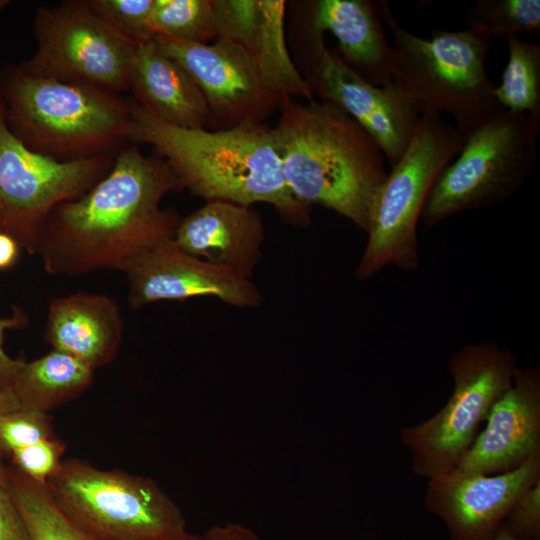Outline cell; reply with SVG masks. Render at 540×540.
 <instances>
[{
    "mask_svg": "<svg viewBox=\"0 0 540 540\" xmlns=\"http://www.w3.org/2000/svg\"><path fill=\"white\" fill-rule=\"evenodd\" d=\"M181 190L169 164L127 143L109 172L81 197L50 214L37 254L53 275L79 276L117 269L149 245L174 238L181 222L162 209L170 192Z\"/></svg>",
    "mask_w": 540,
    "mask_h": 540,
    "instance_id": "6da1fadb",
    "label": "cell"
},
{
    "mask_svg": "<svg viewBox=\"0 0 540 540\" xmlns=\"http://www.w3.org/2000/svg\"><path fill=\"white\" fill-rule=\"evenodd\" d=\"M129 142L154 148L181 189L207 201L245 206L268 203L286 220L310 221L311 206L298 201L285 181L271 127L265 123L209 130L168 124L133 102Z\"/></svg>",
    "mask_w": 540,
    "mask_h": 540,
    "instance_id": "7a4b0ae2",
    "label": "cell"
},
{
    "mask_svg": "<svg viewBox=\"0 0 540 540\" xmlns=\"http://www.w3.org/2000/svg\"><path fill=\"white\" fill-rule=\"evenodd\" d=\"M272 127L283 175L301 203L335 211L366 232L388 173L372 136L329 102L287 98Z\"/></svg>",
    "mask_w": 540,
    "mask_h": 540,
    "instance_id": "3957f363",
    "label": "cell"
},
{
    "mask_svg": "<svg viewBox=\"0 0 540 540\" xmlns=\"http://www.w3.org/2000/svg\"><path fill=\"white\" fill-rule=\"evenodd\" d=\"M0 101L10 131L29 149L69 161L115 155L129 141L133 102L96 87L0 69Z\"/></svg>",
    "mask_w": 540,
    "mask_h": 540,
    "instance_id": "277c9868",
    "label": "cell"
},
{
    "mask_svg": "<svg viewBox=\"0 0 540 540\" xmlns=\"http://www.w3.org/2000/svg\"><path fill=\"white\" fill-rule=\"evenodd\" d=\"M377 7L393 40L392 83L415 112L447 114L467 137L502 108L485 68L489 39L469 28L435 29L431 39H422L400 26L387 2Z\"/></svg>",
    "mask_w": 540,
    "mask_h": 540,
    "instance_id": "5b68a950",
    "label": "cell"
},
{
    "mask_svg": "<svg viewBox=\"0 0 540 540\" xmlns=\"http://www.w3.org/2000/svg\"><path fill=\"white\" fill-rule=\"evenodd\" d=\"M46 486L88 540H191L180 508L152 479L62 460Z\"/></svg>",
    "mask_w": 540,
    "mask_h": 540,
    "instance_id": "8992f818",
    "label": "cell"
},
{
    "mask_svg": "<svg viewBox=\"0 0 540 540\" xmlns=\"http://www.w3.org/2000/svg\"><path fill=\"white\" fill-rule=\"evenodd\" d=\"M466 136L441 116L421 115L412 138L379 191L366 233L368 241L355 277L368 280L387 266H420L417 224L442 171L460 152Z\"/></svg>",
    "mask_w": 540,
    "mask_h": 540,
    "instance_id": "52a82bcc",
    "label": "cell"
},
{
    "mask_svg": "<svg viewBox=\"0 0 540 540\" xmlns=\"http://www.w3.org/2000/svg\"><path fill=\"white\" fill-rule=\"evenodd\" d=\"M540 121L500 108L465 139L435 181L420 220L427 228L511 197L537 166Z\"/></svg>",
    "mask_w": 540,
    "mask_h": 540,
    "instance_id": "ba28073f",
    "label": "cell"
},
{
    "mask_svg": "<svg viewBox=\"0 0 540 540\" xmlns=\"http://www.w3.org/2000/svg\"><path fill=\"white\" fill-rule=\"evenodd\" d=\"M517 368L514 354L494 342L468 344L449 357V400L427 420L399 432L417 476L428 480L457 467L491 408L511 386Z\"/></svg>",
    "mask_w": 540,
    "mask_h": 540,
    "instance_id": "9c48e42d",
    "label": "cell"
},
{
    "mask_svg": "<svg viewBox=\"0 0 540 540\" xmlns=\"http://www.w3.org/2000/svg\"><path fill=\"white\" fill-rule=\"evenodd\" d=\"M115 155L60 161L37 153L10 131L0 101V233L37 254L51 212L89 191Z\"/></svg>",
    "mask_w": 540,
    "mask_h": 540,
    "instance_id": "30bf717a",
    "label": "cell"
},
{
    "mask_svg": "<svg viewBox=\"0 0 540 540\" xmlns=\"http://www.w3.org/2000/svg\"><path fill=\"white\" fill-rule=\"evenodd\" d=\"M33 30L37 48L19 65L23 71L115 94L129 89L137 44L104 22L85 0L39 8Z\"/></svg>",
    "mask_w": 540,
    "mask_h": 540,
    "instance_id": "8fae6325",
    "label": "cell"
},
{
    "mask_svg": "<svg viewBox=\"0 0 540 540\" xmlns=\"http://www.w3.org/2000/svg\"><path fill=\"white\" fill-rule=\"evenodd\" d=\"M154 40L201 90L212 130L264 123L287 99L271 89L248 53L231 41L217 38L212 43H193L165 36H154Z\"/></svg>",
    "mask_w": 540,
    "mask_h": 540,
    "instance_id": "7c38bea8",
    "label": "cell"
},
{
    "mask_svg": "<svg viewBox=\"0 0 540 540\" xmlns=\"http://www.w3.org/2000/svg\"><path fill=\"white\" fill-rule=\"evenodd\" d=\"M119 270L127 276L132 309L201 296L241 308L263 303L261 292L251 280L187 253L174 238L147 246L126 259Z\"/></svg>",
    "mask_w": 540,
    "mask_h": 540,
    "instance_id": "4fadbf2b",
    "label": "cell"
},
{
    "mask_svg": "<svg viewBox=\"0 0 540 540\" xmlns=\"http://www.w3.org/2000/svg\"><path fill=\"white\" fill-rule=\"evenodd\" d=\"M307 82L313 94L351 116L375 140L391 167L405 152L420 115L391 83L376 87L353 71L324 39L308 50Z\"/></svg>",
    "mask_w": 540,
    "mask_h": 540,
    "instance_id": "5bb4252c",
    "label": "cell"
},
{
    "mask_svg": "<svg viewBox=\"0 0 540 540\" xmlns=\"http://www.w3.org/2000/svg\"><path fill=\"white\" fill-rule=\"evenodd\" d=\"M540 480V455L506 473L485 475L454 467L428 479L425 509L450 540H489L516 498Z\"/></svg>",
    "mask_w": 540,
    "mask_h": 540,
    "instance_id": "9a60e30c",
    "label": "cell"
},
{
    "mask_svg": "<svg viewBox=\"0 0 540 540\" xmlns=\"http://www.w3.org/2000/svg\"><path fill=\"white\" fill-rule=\"evenodd\" d=\"M540 455V366L518 367L511 386L490 410L457 467L493 475L513 471Z\"/></svg>",
    "mask_w": 540,
    "mask_h": 540,
    "instance_id": "2e32d148",
    "label": "cell"
},
{
    "mask_svg": "<svg viewBox=\"0 0 540 540\" xmlns=\"http://www.w3.org/2000/svg\"><path fill=\"white\" fill-rule=\"evenodd\" d=\"M212 7L217 38L243 48L272 90L285 98L316 101L287 48L285 1L212 0Z\"/></svg>",
    "mask_w": 540,
    "mask_h": 540,
    "instance_id": "e0dca14e",
    "label": "cell"
},
{
    "mask_svg": "<svg viewBox=\"0 0 540 540\" xmlns=\"http://www.w3.org/2000/svg\"><path fill=\"white\" fill-rule=\"evenodd\" d=\"M264 238L262 217L252 206L215 200L181 219L174 240L187 253L251 280Z\"/></svg>",
    "mask_w": 540,
    "mask_h": 540,
    "instance_id": "ac0fdd59",
    "label": "cell"
},
{
    "mask_svg": "<svg viewBox=\"0 0 540 540\" xmlns=\"http://www.w3.org/2000/svg\"><path fill=\"white\" fill-rule=\"evenodd\" d=\"M307 26L315 33L331 32L338 54L360 77L376 87L392 83L394 50L385 37L377 4L369 0L310 2Z\"/></svg>",
    "mask_w": 540,
    "mask_h": 540,
    "instance_id": "d6986e66",
    "label": "cell"
},
{
    "mask_svg": "<svg viewBox=\"0 0 540 540\" xmlns=\"http://www.w3.org/2000/svg\"><path fill=\"white\" fill-rule=\"evenodd\" d=\"M122 334L120 308L106 295L78 292L50 303L46 341L53 350L76 357L93 370L114 359Z\"/></svg>",
    "mask_w": 540,
    "mask_h": 540,
    "instance_id": "ffe728a7",
    "label": "cell"
},
{
    "mask_svg": "<svg viewBox=\"0 0 540 540\" xmlns=\"http://www.w3.org/2000/svg\"><path fill=\"white\" fill-rule=\"evenodd\" d=\"M129 89L137 104L168 124L211 128L201 90L183 66L160 50L154 37L136 46Z\"/></svg>",
    "mask_w": 540,
    "mask_h": 540,
    "instance_id": "44dd1931",
    "label": "cell"
},
{
    "mask_svg": "<svg viewBox=\"0 0 540 540\" xmlns=\"http://www.w3.org/2000/svg\"><path fill=\"white\" fill-rule=\"evenodd\" d=\"M93 371L78 358L52 350L39 359L23 362L12 392L20 408L47 413L86 390Z\"/></svg>",
    "mask_w": 540,
    "mask_h": 540,
    "instance_id": "7402d4cb",
    "label": "cell"
},
{
    "mask_svg": "<svg viewBox=\"0 0 540 540\" xmlns=\"http://www.w3.org/2000/svg\"><path fill=\"white\" fill-rule=\"evenodd\" d=\"M506 40L508 62L494 97L503 109L540 121V45L516 36Z\"/></svg>",
    "mask_w": 540,
    "mask_h": 540,
    "instance_id": "603a6c76",
    "label": "cell"
},
{
    "mask_svg": "<svg viewBox=\"0 0 540 540\" xmlns=\"http://www.w3.org/2000/svg\"><path fill=\"white\" fill-rule=\"evenodd\" d=\"M11 493L32 540H88L64 515L45 484L7 470Z\"/></svg>",
    "mask_w": 540,
    "mask_h": 540,
    "instance_id": "cb8c5ba5",
    "label": "cell"
},
{
    "mask_svg": "<svg viewBox=\"0 0 540 540\" xmlns=\"http://www.w3.org/2000/svg\"><path fill=\"white\" fill-rule=\"evenodd\" d=\"M150 28L154 36L193 43L216 40L212 0H154Z\"/></svg>",
    "mask_w": 540,
    "mask_h": 540,
    "instance_id": "d4e9b609",
    "label": "cell"
},
{
    "mask_svg": "<svg viewBox=\"0 0 540 540\" xmlns=\"http://www.w3.org/2000/svg\"><path fill=\"white\" fill-rule=\"evenodd\" d=\"M468 28L487 39L509 38L519 32L539 34V0H479L465 17Z\"/></svg>",
    "mask_w": 540,
    "mask_h": 540,
    "instance_id": "484cf974",
    "label": "cell"
},
{
    "mask_svg": "<svg viewBox=\"0 0 540 540\" xmlns=\"http://www.w3.org/2000/svg\"><path fill=\"white\" fill-rule=\"evenodd\" d=\"M110 27L138 44L154 37L150 15L154 0H85Z\"/></svg>",
    "mask_w": 540,
    "mask_h": 540,
    "instance_id": "4316f807",
    "label": "cell"
},
{
    "mask_svg": "<svg viewBox=\"0 0 540 540\" xmlns=\"http://www.w3.org/2000/svg\"><path fill=\"white\" fill-rule=\"evenodd\" d=\"M55 436L46 412L18 409L0 419V452L11 451Z\"/></svg>",
    "mask_w": 540,
    "mask_h": 540,
    "instance_id": "83f0119b",
    "label": "cell"
},
{
    "mask_svg": "<svg viewBox=\"0 0 540 540\" xmlns=\"http://www.w3.org/2000/svg\"><path fill=\"white\" fill-rule=\"evenodd\" d=\"M64 450V442L55 435L15 449L9 454L18 472L33 481L45 484L60 465Z\"/></svg>",
    "mask_w": 540,
    "mask_h": 540,
    "instance_id": "f1b7e54d",
    "label": "cell"
},
{
    "mask_svg": "<svg viewBox=\"0 0 540 540\" xmlns=\"http://www.w3.org/2000/svg\"><path fill=\"white\" fill-rule=\"evenodd\" d=\"M503 523L522 540H540V480L516 498Z\"/></svg>",
    "mask_w": 540,
    "mask_h": 540,
    "instance_id": "f546056e",
    "label": "cell"
},
{
    "mask_svg": "<svg viewBox=\"0 0 540 540\" xmlns=\"http://www.w3.org/2000/svg\"><path fill=\"white\" fill-rule=\"evenodd\" d=\"M0 452V540H32L11 493Z\"/></svg>",
    "mask_w": 540,
    "mask_h": 540,
    "instance_id": "4dcf8cb0",
    "label": "cell"
},
{
    "mask_svg": "<svg viewBox=\"0 0 540 540\" xmlns=\"http://www.w3.org/2000/svg\"><path fill=\"white\" fill-rule=\"evenodd\" d=\"M27 315L19 308H15L12 316L0 319V388L12 391L15 378L23 360L12 359L3 348L4 333L9 329L26 326Z\"/></svg>",
    "mask_w": 540,
    "mask_h": 540,
    "instance_id": "1f68e13d",
    "label": "cell"
},
{
    "mask_svg": "<svg viewBox=\"0 0 540 540\" xmlns=\"http://www.w3.org/2000/svg\"><path fill=\"white\" fill-rule=\"evenodd\" d=\"M203 540H262L251 529L238 523H226L210 528Z\"/></svg>",
    "mask_w": 540,
    "mask_h": 540,
    "instance_id": "d6a6232c",
    "label": "cell"
},
{
    "mask_svg": "<svg viewBox=\"0 0 540 540\" xmlns=\"http://www.w3.org/2000/svg\"><path fill=\"white\" fill-rule=\"evenodd\" d=\"M19 244L11 236L0 233V270L11 268L19 255Z\"/></svg>",
    "mask_w": 540,
    "mask_h": 540,
    "instance_id": "836d02e7",
    "label": "cell"
},
{
    "mask_svg": "<svg viewBox=\"0 0 540 540\" xmlns=\"http://www.w3.org/2000/svg\"><path fill=\"white\" fill-rule=\"evenodd\" d=\"M18 409H20V405L14 393L0 388V419Z\"/></svg>",
    "mask_w": 540,
    "mask_h": 540,
    "instance_id": "e575fe53",
    "label": "cell"
},
{
    "mask_svg": "<svg viewBox=\"0 0 540 540\" xmlns=\"http://www.w3.org/2000/svg\"><path fill=\"white\" fill-rule=\"evenodd\" d=\"M489 540H522L515 536L508 527L502 523L495 535Z\"/></svg>",
    "mask_w": 540,
    "mask_h": 540,
    "instance_id": "d590c367",
    "label": "cell"
},
{
    "mask_svg": "<svg viewBox=\"0 0 540 540\" xmlns=\"http://www.w3.org/2000/svg\"><path fill=\"white\" fill-rule=\"evenodd\" d=\"M10 4V0H0V13Z\"/></svg>",
    "mask_w": 540,
    "mask_h": 540,
    "instance_id": "8d00e7d4",
    "label": "cell"
},
{
    "mask_svg": "<svg viewBox=\"0 0 540 540\" xmlns=\"http://www.w3.org/2000/svg\"><path fill=\"white\" fill-rule=\"evenodd\" d=\"M191 540H203L202 536L200 535H194V537Z\"/></svg>",
    "mask_w": 540,
    "mask_h": 540,
    "instance_id": "74e56055",
    "label": "cell"
}]
</instances>
